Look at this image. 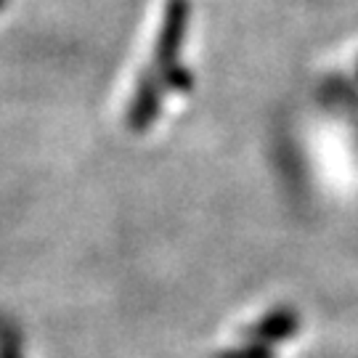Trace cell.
<instances>
[{"mask_svg": "<svg viewBox=\"0 0 358 358\" xmlns=\"http://www.w3.org/2000/svg\"><path fill=\"white\" fill-rule=\"evenodd\" d=\"M189 22H192L189 0H167L149 45L146 56L149 62L141 69H136L125 96L122 120L130 133L152 130L162 117L167 96L170 93L186 96L192 90V72L180 62L189 35Z\"/></svg>", "mask_w": 358, "mask_h": 358, "instance_id": "cell-1", "label": "cell"}, {"mask_svg": "<svg viewBox=\"0 0 358 358\" xmlns=\"http://www.w3.org/2000/svg\"><path fill=\"white\" fill-rule=\"evenodd\" d=\"M300 327V319L294 310H273L266 319H260L252 327V337L257 343H276V340H289Z\"/></svg>", "mask_w": 358, "mask_h": 358, "instance_id": "cell-2", "label": "cell"}, {"mask_svg": "<svg viewBox=\"0 0 358 358\" xmlns=\"http://www.w3.org/2000/svg\"><path fill=\"white\" fill-rule=\"evenodd\" d=\"M0 358H27L24 337L16 329V324L6 316H0Z\"/></svg>", "mask_w": 358, "mask_h": 358, "instance_id": "cell-3", "label": "cell"}, {"mask_svg": "<svg viewBox=\"0 0 358 358\" xmlns=\"http://www.w3.org/2000/svg\"><path fill=\"white\" fill-rule=\"evenodd\" d=\"M215 358H273V353L266 343H255V345H242L226 350V353H217Z\"/></svg>", "mask_w": 358, "mask_h": 358, "instance_id": "cell-4", "label": "cell"}, {"mask_svg": "<svg viewBox=\"0 0 358 358\" xmlns=\"http://www.w3.org/2000/svg\"><path fill=\"white\" fill-rule=\"evenodd\" d=\"M6 6H8V0H0V11H3V8H6Z\"/></svg>", "mask_w": 358, "mask_h": 358, "instance_id": "cell-5", "label": "cell"}]
</instances>
